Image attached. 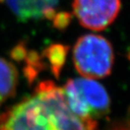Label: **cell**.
Here are the masks:
<instances>
[{"instance_id":"6da1fadb","label":"cell","mask_w":130,"mask_h":130,"mask_svg":"<svg viewBox=\"0 0 130 130\" xmlns=\"http://www.w3.org/2000/svg\"><path fill=\"white\" fill-rule=\"evenodd\" d=\"M0 130H99L96 120L73 113L62 88L41 81L34 93L0 115Z\"/></svg>"},{"instance_id":"7a4b0ae2","label":"cell","mask_w":130,"mask_h":130,"mask_svg":"<svg viewBox=\"0 0 130 130\" xmlns=\"http://www.w3.org/2000/svg\"><path fill=\"white\" fill-rule=\"evenodd\" d=\"M113 47L108 40L89 34L79 37L73 47L72 60L82 77L102 79L111 73L114 65Z\"/></svg>"},{"instance_id":"3957f363","label":"cell","mask_w":130,"mask_h":130,"mask_svg":"<svg viewBox=\"0 0 130 130\" xmlns=\"http://www.w3.org/2000/svg\"><path fill=\"white\" fill-rule=\"evenodd\" d=\"M62 90L69 108L81 118L96 120L109 112L108 93L94 79L85 77L70 79Z\"/></svg>"},{"instance_id":"277c9868","label":"cell","mask_w":130,"mask_h":130,"mask_svg":"<svg viewBox=\"0 0 130 130\" xmlns=\"http://www.w3.org/2000/svg\"><path fill=\"white\" fill-rule=\"evenodd\" d=\"M120 0H73V14L83 27L103 31L117 18Z\"/></svg>"},{"instance_id":"5b68a950","label":"cell","mask_w":130,"mask_h":130,"mask_svg":"<svg viewBox=\"0 0 130 130\" xmlns=\"http://www.w3.org/2000/svg\"><path fill=\"white\" fill-rule=\"evenodd\" d=\"M13 14L23 22L53 19L59 0H4Z\"/></svg>"},{"instance_id":"8992f818","label":"cell","mask_w":130,"mask_h":130,"mask_svg":"<svg viewBox=\"0 0 130 130\" xmlns=\"http://www.w3.org/2000/svg\"><path fill=\"white\" fill-rule=\"evenodd\" d=\"M18 72L13 63L0 57V107L15 94Z\"/></svg>"},{"instance_id":"52a82bcc","label":"cell","mask_w":130,"mask_h":130,"mask_svg":"<svg viewBox=\"0 0 130 130\" xmlns=\"http://www.w3.org/2000/svg\"><path fill=\"white\" fill-rule=\"evenodd\" d=\"M69 47L61 43L49 45L43 53V59H46L53 75L59 78L66 61Z\"/></svg>"},{"instance_id":"ba28073f","label":"cell","mask_w":130,"mask_h":130,"mask_svg":"<svg viewBox=\"0 0 130 130\" xmlns=\"http://www.w3.org/2000/svg\"><path fill=\"white\" fill-rule=\"evenodd\" d=\"M71 19V15L69 13H58L55 14V15L53 16V21L54 26L58 29H64L66 28L68 24H70Z\"/></svg>"},{"instance_id":"9c48e42d","label":"cell","mask_w":130,"mask_h":130,"mask_svg":"<svg viewBox=\"0 0 130 130\" xmlns=\"http://www.w3.org/2000/svg\"><path fill=\"white\" fill-rule=\"evenodd\" d=\"M115 130H130V127H125V126H121V127H118Z\"/></svg>"},{"instance_id":"30bf717a","label":"cell","mask_w":130,"mask_h":130,"mask_svg":"<svg viewBox=\"0 0 130 130\" xmlns=\"http://www.w3.org/2000/svg\"><path fill=\"white\" fill-rule=\"evenodd\" d=\"M129 59H130V54H129Z\"/></svg>"}]
</instances>
